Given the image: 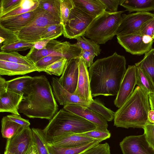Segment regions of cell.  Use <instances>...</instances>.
Listing matches in <instances>:
<instances>
[{"instance_id":"8992f818","label":"cell","mask_w":154,"mask_h":154,"mask_svg":"<svg viewBox=\"0 0 154 154\" xmlns=\"http://www.w3.org/2000/svg\"><path fill=\"white\" fill-rule=\"evenodd\" d=\"M36 17L29 24L17 32L20 41L34 43L41 40L42 33L50 25L61 23V20L39 7L34 10Z\"/></svg>"},{"instance_id":"277c9868","label":"cell","mask_w":154,"mask_h":154,"mask_svg":"<svg viewBox=\"0 0 154 154\" xmlns=\"http://www.w3.org/2000/svg\"><path fill=\"white\" fill-rule=\"evenodd\" d=\"M92 123L74 113L61 109L43 131L48 142L57 137L85 133L95 129Z\"/></svg>"},{"instance_id":"11a10c76","label":"cell","mask_w":154,"mask_h":154,"mask_svg":"<svg viewBox=\"0 0 154 154\" xmlns=\"http://www.w3.org/2000/svg\"><path fill=\"white\" fill-rule=\"evenodd\" d=\"M4 154H11L10 152H9L5 150L4 152Z\"/></svg>"},{"instance_id":"9c48e42d","label":"cell","mask_w":154,"mask_h":154,"mask_svg":"<svg viewBox=\"0 0 154 154\" xmlns=\"http://www.w3.org/2000/svg\"><path fill=\"white\" fill-rule=\"evenodd\" d=\"M154 17V14L149 12L122 14L116 35L121 36L139 32L144 25Z\"/></svg>"},{"instance_id":"ba28073f","label":"cell","mask_w":154,"mask_h":154,"mask_svg":"<svg viewBox=\"0 0 154 154\" xmlns=\"http://www.w3.org/2000/svg\"><path fill=\"white\" fill-rule=\"evenodd\" d=\"M118 42L127 52L132 54L141 55L152 48L154 40L150 37L141 34L140 32L117 36Z\"/></svg>"},{"instance_id":"1f68e13d","label":"cell","mask_w":154,"mask_h":154,"mask_svg":"<svg viewBox=\"0 0 154 154\" xmlns=\"http://www.w3.org/2000/svg\"><path fill=\"white\" fill-rule=\"evenodd\" d=\"M0 60L35 67L34 63L28 59L26 56L20 55L17 51L5 52L1 51Z\"/></svg>"},{"instance_id":"816d5d0a","label":"cell","mask_w":154,"mask_h":154,"mask_svg":"<svg viewBox=\"0 0 154 154\" xmlns=\"http://www.w3.org/2000/svg\"><path fill=\"white\" fill-rule=\"evenodd\" d=\"M149 100L151 109L154 110V92L149 93Z\"/></svg>"},{"instance_id":"f1b7e54d","label":"cell","mask_w":154,"mask_h":154,"mask_svg":"<svg viewBox=\"0 0 154 154\" xmlns=\"http://www.w3.org/2000/svg\"><path fill=\"white\" fill-rule=\"evenodd\" d=\"M135 65L145 71L154 83V48L145 54L143 58Z\"/></svg>"},{"instance_id":"5bb4252c","label":"cell","mask_w":154,"mask_h":154,"mask_svg":"<svg viewBox=\"0 0 154 154\" xmlns=\"http://www.w3.org/2000/svg\"><path fill=\"white\" fill-rule=\"evenodd\" d=\"M79 58L67 61L65 68L59 79L61 85L72 94L74 93L77 86L79 72Z\"/></svg>"},{"instance_id":"7a4b0ae2","label":"cell","mask_w":154,"mask_h":154,"mask_svg":"<svg viewBox=\"0 0 154 154\" xmlns=\"http://www.w3.org/2000/svg\"><path fill=\"white\" fill-rule=\"evenodd\" d=\"M58 110L52 86L47 78L43 75L32 77L30 91L23 96L18 107L19 112L30 118L49 121Z\"/></svg>"},{"instance_id":"60d3db41","label":"cell","mask_w":154,"mask_h":154,"mask_svg":"<svg viewBox=\"0 0 154 154\" xmlns=\"http://www.w3.org/2000/svg\"><path fill=\"white\" fill-rule=\"evenodd\" d=\"M62 58L59 56L48 55L36 62L35 63V66L38 72H43L48 66Z\"/></svg>"},{"instance_id":"836d02e7","label":"cell","mask_w":154,"mask_h":154,"mask_svg":"<svg viewBox=\"0 0 154 154\" xmlns=\"http://www.w3.org/2000/svg\"><path fill=\"white\" fill-rule=\"evenodd\" d=\"M75 39L77 42L75 44L82 50L90 52L97 56L100 54L101 49L99 45L93 40L87 39L84 36L79 37Z\"/></svg>"},{"instance_id":"30bf717a","label":"cell","mask_w":154,"mask_h":154,"mask_svg":"<svg viewBox=\"0 0 154 154\" xmlns=\"http://www.w3.org/2000/svg\"><path fill=\"white\" fill-rule=\"evenodd\" d=\"M119 145L123 154H154V149L148 142L144 134L126 137Z\"/></svg>"},{"instance_id":"e0dca14e","label":"cell","mask_w":154,"mask_h":154,"mask_svg":"<svg viewBox=\"0 0 154 154\" xmlns=\"http://www.w3.org/2000/svg\"><path fill=\"white\" fill-rule=\"evenodd\" d=\"M35 17L36 14L34 10L0 20V25L10 30L16 32H18L31 23Z\"/></svg>"},{"instance_id":"bcb514c9","label":"cell","mask_w":154,"mask_h":154,"mask_svg":"<svg viewBox=\"0 0 154 154\" xmlns=\"http://www.w3.org/2000/svg\"><path fill=\"white\" fill-rule=\"evenodd\" d=\"M104 5L105 11L109 13H113L118 11L119 5L121 0H100Z\"/></svg>"},{"instance_id":"5b68a950","label":"cell","mask_w":154,"mask_h":154,"mask_svg":"<svg viewBox=\"0 0 154 154\" xmlns=\"http://www.w3.org/2000/svg\"><path fill=\"white\" fill-rule=\"evenodd\" d=\"M123 12L111 13L104 11L94 19L84 36L99 45L105 44L116 35Z\"/></svg>"},{"instance_id":"d6a6232c","label":"cell","mask_w":154,"mask_h":154,"mask_svg":"<svg viewBox=\"0 0 154 154\" xmlns=\"http://www.w3.org/2000/svg\"><path fill=\"white\" fill-rule=\"evenodd\" d=\"M86 107L101 116L107 122L114 119L115 112L97 100H93Z\"/></svg>"},{"instance_id":"44dd1931","label":"cell","mask_w":154,"mask_h":154,"mask_svg":"<svg viewBox=\"0 0 154 154\" xmlns=\"http://www.w3.org/2000/svg\"><path fill=\"white\" fill-rule=\"evenodd\" d=\"M75 7L94 18L105 11L104 5L100 0H73Z\"/></svg>"},{"instance_id":"7bdbcfd3","label":"cell","mask_w":154,"mask_h":154,"mask_svg":"<svg viewBox=\"0 0 154 154\" xmlns=\"http://www.w3.org/2000/svg\"><path fill=\"white\" fill-rule=\"evenodd\" d=\"M146 139L154 149V124L149 123L143 128Z\"/></svg>"},{"instance_id":"681fc988","label":"cell","mask_w":154,"mask_h":154,"mask_svg":"<svg viewBox=\"0 0 154 154\" xmlns=\"http://www.w3.org/2000/svg\"><path fill=\"white\" fill-rule=\"evenodd\" d=\"M51 40L50 39H43L37 41L34 43L33 47L38 50L44 49Z\"/></svg>"},{"instance_id":"74e56055","label":"cell","mask_w":154,"mask_h":154,"mask_svg":"<svg viewBox=\"0 0 154 154\" xmlns=\"http://www.w3.org/2000/svg\"><path fill=\"white\" fill-rule=\"evenodd\" d=\"M81 134L95 140H100L102 141L109 138L111 135L107 128H96L94 130Z\"/></svg>"},{"instance_id":"f907efd6","label":"cell","mask_w":154,"mask_h":154,"mask_svg":"<svg viewBox=\"0 0 154 154\" xmlns=\"http://www.w3.org/2000/svg\"><path fill=\"white\" fill-rule=\"evenodd\" d=\"M7 90V81L0 76V95L6 92Z\"/></svg>"},{"instance_id":"4316f807","label":"cell","mask_w":154,"mask_h":154,"mask_svg":"<svg viewBox=\"0 0 154 154\" xmlns=\"http://www.w3.org/2000/svg\"><path fill=\"white\" fill-rule=\"evenodd\" d=\"M23 128L7 116H4L2 118L1 132L2 137L4 138L7 139L11 138Z\"/></svg>"},{"instance_id":"484cf974","label":"cell","mask_w":154,"mask_h":154,"mask_svg":"<svg viewBox=\"0 0 154 154\" xmlns=\"http://www.w3.org/2000/svg\"><path fill=\"white\" fill-rule=\"evenodd\" d=\"M58 41L51 40L46 48L41 50H37L33 47L26 55L29 60L35 63L43 58L50 55H53L57 50Z\"/></svg>"},{"instance_id":"8fae6325","label":"cell","mask_w":154,"mask_h":154,"mask_svg":"<svg viewBox=\"0 0 154 154\" xmlns=\"http://www.w3.org/2000/svg\"><path fill=\"white\" fill-rule=\"evenodd\" d=\"M33 142L32 128H24L12 137L7 139L5 150L11 154H26Z\"/></svg>"},{"instance_id":"4fadbf2b","label":"cell","mask_w":154,"mask_h":154,"mask_svg":"<svg viewBox=\"0 0 154 154\" xmlns=\"http://www.w3.org/2000/svg\"><path fill=\"white\" fill-rule=\"evenodd\" d=\"M79 76L74 94L88 105L93 100L91 95L88 71L82 58H79Z\"/></svg>"},{"instance_id":"603a6c76","label":"cell","mask_w":154,"mask_h":154,"mask_svg":"<svg viewBox=\"0 0 154 154\" xmlns=\"http://www.w3.org/2000/svg\"><path fill=\"white\" fill-rule=\"evenodd\" d=\"M102 141L95 140L87 144L75 147H62L57 146L48 142L50 154H79L98 144Z\"/></svg>"},{"instance_id":"e575fe53","label":"cell","mask_w":154,"mask_h":154,"mask_svg":"<svg viewBox=\"0 0 154 154\" xmlns=\"http://www.w3.org/2000/svg\"><path fill=\"white\" fill-rule=\"evenodd\" d=\"M63 26L61 23L49 25L42 33L41 40H54L63 34Z\"/></svg>"},{"instance_id":"b9f144b4","label":"cell","mask_w":154,"mask_h":154,"mask_svg":"<svg viewBox=\"0 0 154 154\" xmlns=\"http://www.w3.org/2000/svg\"><path fill=\"white\" fill-rule=\"evenodd\" d=\"M79 154H110V147L107 143L99 144Z\"/></svg>"},{"instance_id":"52a82bcc","label":"cell","mask_w":154,"mask_h":154,"mask_svg":"<svg viewBox=\"0 0 154 154\" xmlns=\"http://www.w3.org/2000/svg\"><path fill=\"white\" fill-rule=\"evenodd\" d=\"M95 18L74 6L71 11L68 20L63 26L64 36L69 39H76L84 36Z\"/></svg>"},{"instance_id":"d6986e66","label":"cell","mask_w":154,"mask_h":154,"mask_svg":"<svg viewBox=\"0 0 154 154\" xmlns=\"http://www.w3.org/2000/svg\"><path fill=\"white\" fill-rule=\"evenodd\" d=\"M23 97V96L7 90L6 92L0 95V112L19 116L18 108Z\"/></svg>"},{"instance_id":"d590c367","label":"cell","mask_w":154,"mask_h":154,"mask_svg":"<svg viewBox=\"0 0 154 154\" xmlns=\"http://www.w3.org/2000/svg\"><path fill=\"white\" fill-rule=\"evenodd\" d=\"M67 62L66 59L63 58L48 66L43 72L48 74L60 76L62 74Z\"/></svg>"},{"instance_id":"4dcf8cb0","label":"cell","mask_w":154,"mask_h":154,"mask_svg":"<svg viewBox=\"0 0 154 154\" xmlns=\"http://www.w3.org/2000/svg\"><path fill=\"white\" fill-rule=\"evenodd\" d=\"M61 0H39L38 7L61 20Z\"/></svg>"},{"instance_id":"ac0fdd59","label":"cell","mask_w":154,"mask_h":154,"mask_svg":"<svg viewBox=\"0 0 154 154\" xmlns=\"http://www.w3.org/2000/svg\"><path fill=\"white\" fill-rule=\"evenodd\" d=\"M95 140L81 133L74 134L57 137L48 142L58 146L72 147L82 145Z\"/></svg>"},{"instance_id":"83f0119b","label":"cell","mask_w":154,"mask_h":154,"mask_svg":"<svg viewBox=\"0 0 154 154\" xmlns=\"http://www.w3.org/2000/svg\"><path fill=\"white\" fill-rule=\"evenodd\" d=\"M33 141L35 146L37 154H50L48 147V141L43 130L32 128Z\"/></svg>"},{"instance_id":"3957f363","label":"cell","mask_w":154,"mask_h":154,"mask_svg":"<svg viewBox=\"0 0 154 154\" xmlns=\"http://www.w3.org/2000/svg\"><path fill=\"white\" fill-rule=\"evenodd\" d=\"M149 94L137 86L131 95L115 112L114 125L117 127L143 128L150 123Z\"/></svg>"},{"instance_id":"f5cc1de1","label":"cell","mask_w":154,"mask_h":154,"mask_svg":"<svg viewBox=\"0 0 154 154\" xmlns=\"http://www.w3.org/2000/svg\"><path fill=\"white\" fill-rule=\"evenodd\" d=\"M26 154H37L36 149L33 141Z\"/></svg>"},{"instance_id":"f6af8a7d","label":"cell","mask_w":154,"mask_h":154,"mask_svg":"<svg viewBox=\"0 0 154 154\" xmlns=\"http://www.w3.org/2000/svg\"><path fill=\"white\" fill-rule=\"evenodd\" d=\"M140 32L143 35L150 37L154 40V17L144 25Z\"/></svg>"},{"instance_id":"c3c4849f","label":"cell","mask_w":154,"mask_h":154,"mask_svg":"<svg viewBox=\"0 0 154 154\" xmlns=\"http://www.w3.org/2000/svg\"><path fill=\"white\" fill-rule=\"evenodd\" d=\"M7 116L12 121L22 126L23 128L29 127L30 123L29 120L22 118L20 115L12 114Z\"/></svg>"},{"instance_id":"d4e9b609","label":"cell","mask_w":154,"mask_h":154,"mask_svg":"<svg viewBox=\"0 0 154 154\" xmlns=\"http://www.w3.org/2000/svg\"><path fill=\"white\" fill-rule=\"evenodd\" d=\"M39 0H21L11 10L0 15V20L34 11L38 6Z\"/></svg>"},{"instance_id":"ee69618b","label":"cell","mask_w":154,"mask_h":154,"mask_svg":"<svg viewBox=\"0 0 154 154\" xmlns=\"http://www.w3.org/2000/svg\"><path fill=\"white\" fill-rule=\"evenodd\" d=\"M21 0H1L0 15L8 11L18 4Z\"/></svg>"},{"instance_id":"9a60e30c","label":"cell","mask_w":154,"mask_h":154,"mask_svg":"<svg viewBox=\"0 0 154 154\" xmlns=\"http://www.w3.org/2000/svg\"><path fill=\"white\" fill-rule=\"evenodd\" d=\"M51 85L54 96L60 104L64 106L76 104L87 107V103L74 93H71L66 90L60 84L59 78H52Z\"/></svg>"},{"instance_id":"ab89813d","label":"cell","mask_w":154,"mask_h":154,"mask_svg":"<svg viewBox=\"0 0 154 154\" xmlns=\"http://www.w3.org/2000/svg\"><path fill=\"white\" fill-rule=\"evenodd\" d=\"M0 37H2L4 40L2 45L11 44L20 41L18 38L17 32L7 29L0 25Z\"/></svg>"},{"instance_id":"6da1fadb","label":"cell","mask_w":154,"mask_h":154,"mask_svg":"<svg viewBox=\"0 0 154 154\" xmlns=\"http://www.w3.org/2000/svg\"><path fill=\"white\" fill-rule=\"evenodd\" d=\"M125 57L116 52L97 59L88 70L92 97L116 95L126 72Z\"/></svg>"},{"instance_id":"cb8c5ba5","label":"cell","mask_w":154,"mask_h":154,"mask_svg":"<svg viewBox=\"0 0 154 154\" xmlns=\"http://www.w3.org/2000/svg\"><path fill=\"white\" fill-rule=\"evenodd\" d=\"M120 5L129 13L154 11V0H121Z\"/></svg>"},{"instance_id":"7dc6e473","label":"cell","mask_w":154,"mask_h":154,"mask_svg":"<svg viewBox=\"0 0 154 154\" xmlns=\"http://www.w3.org/2000/svg\"><path fill=\"white\" fill-rule=\"evenodd\" d=\"M95 56V54L90 52L82 50L80 57L83 60L88 68L90 67L93 64V60Z\"/></svg>"},{"instance_id":"f35d334b","label":"cell","mask_w":154,"mask_h":154,"mask_svg":"<svg viewBox=\"0 0 154 154\" xmlns=\"http://www.w3.org/2000/svg\"><path fill=\"white\" fill-rule=\"evenodd\" d=\"M61 19L63 26L68 20L71 10L75 6L73 0H61Z\"/></svg>"},{"instance_id":"7402d4cb","label":"cell","mask_w":154,"mask_h":154,"mask_svg":"<svg viewBox=\"0 0 154 154\" xmlns=\"http://www.w3.org/2000/svg\"><path fill=\"white\" fill-rule=\"evenodd\" d=\"M32 78L31 76L25 75L7 81V90L25 96L30 91Z\"/></svg>"},{"instance_id":"7c38bea8","label":"cell","mask_w":154,"mask_h":154,"mask_svg":"<svg viewBox=\"0 0 154 154\" xmlns=\"http://www.w3.org/2000/svg\"><path fill=\"white\" fill-rule=\"evenodd\" d=\"M137 67L129 65L121 82L114 101V105L119 108L131 95L137 85Z\"/></svg>"},{"instance_id":"8d00e7d4","label":"cell","mask_w":154,"mask_h":154,"mask_svg":"<svg viewBox=\"0 0 154 154\" xmlns=\"http://www.w3.org/2000/svg\"><path fill=\"white\" fill-rule=\"evenodd\" d=\"M34 44L19 41L11 44L2 45L0 46L1 51L5 52H11L25 51L32 47Z\"/></svg>"},{"instance_id":"db71d44e","label":"cell","mask_w":154,"mask_h":154,"mask_svg":"<svg viewBox=\"0 0 154 154\" xmlns=\"http://www.w3.org/2000/svg\"><path fill=\"white\" fill-rule=\"evenodd\" d=\"M148 119L150 123L154 124V110L151 109L149 112Z\"/></svg>"},{"instance_id":"f546056e","label":"cell","mask_w":154,"mask_h":154,"mask_svg":"<svg viewBox=\"0 0 154 154\" xmlns=\"http://www.w3.org/2000/svg\"><path fill=\"white\" fill-rule=\"evenodd\" d=\"M137 85L149 94L154 92V83L149 75L141 68L137 67Z\"/></svg>"},{"instance_id":"ffe728a7","label":"cell","mask_w":154,"mask_h":154,"mask_svg":"<svg viewBox=\"0 0 154 154\" xmlns=\"http://www.w3.org/2000/svg\"><path fill=\"white\" fill-rule=\"evenodd\" d=\"M37 71L35 67L0 60L1 75H24Z\"/></svg>"},{"instance_id":"2e32d148","label":"cell","mask_w":154,"mask_h":154,"mask_svg":"<svg viewBox=\"0 0 154 154\" xmlns=\"http://www.w3.org/2000/svg\"><path fill=\"white\" fill-rule=\"evenodd\" d=\"M63 109L79 116L93 123L98 128H107V121L101 116L86 107L76 104L65 106Z\"/></svg>"}]
</instances>
